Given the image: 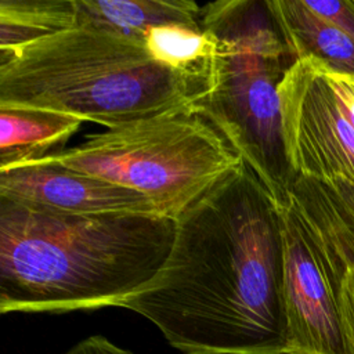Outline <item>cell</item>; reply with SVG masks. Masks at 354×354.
Listing matches in <instances>:
<instances>
[{
    "instance_id": "cell-3",
    "label": "cell",
    "mask_w": 354,
    "mask_h": 354,
    "mask_svg": "<svg viewBox=\"0 0 354 354\" xmlns=\"http://www.w3.org/2000/svg\"><path fill=\"white\" fill-rule=\"evenodd\" d=\"M207 93L156 61L144 40L98 28L0 48V108L50 111L113 129L194 105Z\"/></svg>"
},
{
    "instance_id": "cell-5",
    "label": "cell",
    "mask_w": 354,
    "mask_h": 354,
    "mask_svg": "<svg viewBox=\"0 0 354 354\" xmlns=\"http://www.w3.org/2000/svg\"><path fill=\"white\" fill-rule=\"evenodd\" d=\"M40 160L136 191L176 220L243 159L194 104L91 134Z\"/></svg>"
},
{
    "instance_id": "cell-19",
    "label": "cell",
    "mask_w": 354,
    "mask_h": 354,
    "mask_svg": "<svg viewBox=\"0 0 354 354\" xmlns=\"http://www.w3.org/2000/svg\"><path fill=\"white\" fill-rule=\"evenodd\" d=\"M313 236H314V235H313ZM314 238H315V236H314ZM315 241H317V239H315ZM317 242H318V241H317ZM318 245H319V242H318ZM319 246H321V245H319ZM321 249H322V250H324V252H325V254H326V256H328V257H330V259H332V260H335V261H337V263H344V264H348V266H351V267H353V268H354V263H353V261H348V260H342V259H337V257H335V256H332V254H330V253H328V252H326V250H325V249H324V248H322V246H321Z\"/></svg>"
},
{
    "instance_id": "cell-13",
    "label": "cell",
    "mask_w": 354,
    "mask_h": 354,
    "mask_svg": "<svg viewBox=\"0 0 354 354\" xmlns=\"http://www.w3.org/2000/svg\"><path fill=\"white\" fill-rule=\"evenodd\" d=\"M144 44L160 64L195 82L213 84L217 40L206 29L184 25H163L148 29Z\"/></svg>"
},
{
    "instance_id": "cell-2",
    "label": "cell",
    "mask_w": 354,
    "mask_h": 354,
    "mask_svg": "<svg viewBox=\"0 0 354 354\" xmlns=\"http://www.w3.org/2000/svg\"><path fill=\"white\" fill-rule=\"evenodd\" d=\"M176 220L64 214L0 198V313L120 307L165 264Z\"/></svg>"
},
{
    "instance_id": "cell-4",
    "label": "cell",
    "mask_w": 354,
    "mask_h": 354,
    "mask_svg": "<svg viewBox=\"0 0 354 354\" xmlns=\"http://www.w3.org/2000/svg\"><path fill=\"white\" fill-rule=\"evenodd\" d=\"M201 26L217 40L213 84L195 105L256 173L277 206L293 174L283 144L278 88L295 62L266 0H220L201 8Z\"/></svg>"
},
{
    "instance_id": "cell-14",
    "label": "cell",
    "mask_w": 354,
    "mask_h": 354,
    "mask_svg": "<svg viewBox=\"0 0 354 354\" xmlns=\"http://www.w3.org/2000/svg\"><path fill=\"white\" fill-rule=\"evenodd\" d=\"M77 26L76 0L0 1V48H14Z\"/></svg>"
},
{
    "instance_id": "cell-9",
    "label": "cell",
    "mask_w": 354,
    "mask_h": 354,
    "mask_svg": "<svg viewBox=\"0 0 354 354\" xmlns=\"http://www.w3.org/2000/svg\"><path fill=\"white\" fill-rule=\"evenodd\" d=\"M289 195L319 245L354 263V181L296 177Z\"/></svg>"
},
{
    "instance_id": "cell-7",
    "label": "cell",
    "mask_w": 354,
    "mask_h": 354,
    "mask_svg": "<svg viewBox=\"0 0 354 354\" xmlns=\"http://www.w3.org/2000/svg\"><path fill=\"white\" fill-rule=\"evenodd\" d=\"M278 213L286 354H353L336 281L290 195Z\"/></svg>"
},
{
    "instance_id": "cell-11",
    "label": "cell",
    "mask_w": 354,
    "mask_h": 354,
    "mask_svg": "<svg viewBox=\"0 0 354 354\" xmlns=\"http://www.w3.org/2000/svg\"><path fill=\"white\" fill-rule=\"evenodd\" d=\"M79 26H91L144 40L163 25L201 26V8L191 0H76Z\"/></svg>"
},
{
    "instance_id": "cell-10",
    "label": "cell",
    "mask_w": 354,
    "mask_h": 354,
    "mask_svg": "<svg viewBox=\"0 0 354 354\" xmlns=\"http://www.w3.org/2000/svg\"><path fill=\"white\" fill-rule=\"evenodd\" d=\"M293 59L313 57L328 68L354 75V40L313 12L304 0H266Z\"/></svg>"
},
{
    "instance_id": "cell-8",
    "label": "cell",
    "mask_w": 354,
    "mask_h": 354,
    "mask_svg": "<svg viewBox=\"0 0 354 354\" xmlns=\"http://www.w3.org/2000/svg\"><path fill=\"white\" fill-rule=\"evenodd\" d=\"M0 198L64 214H159L136 191L40 159L0 170Z\"/></svg>"
},
{
    "instance_id": "cell-1",
    "label": "cell",
    "mask_w": 354,
    "mask_h": 354,
    "mask_svg": "<svg viewBox=\"0 0 354 354\" xmlns=\"http://www.w3.org/2000/svg\"><path fill=\"white\" fill-rule=\"evenodd\" d=\"M120 307L184 354H286L278 206L243 160L176 218L165 264Z\"/></svg>"
},
{
    "instance_id": "cell-12",
    "label": "cell",
    "mask_w": 354,
    "mask_h": 354,
    "mask_svg": "<svg viewBox=\"0 0 354 354\" xmlns=\"http://www.w3.org/2000/svg\"><path fill=\"white\" fill-rule=\"evenodd\" d=\"M82 123L77 118L50 111L0 108V170L48 155Z\"/></svg>"
},
{
    "instance_id": "cell-6",
    "label": "cell",
    "mask_w": 354,
    "mask_h": 354,
    "mask_svg": "<svg viewBox=\"0 0 354 354\" xmlns=\"http://www.w3.org/2000/svg\"><path fill=\"white\" fill-rule=\"evenodd\" d=\"M278 95L293 178L354 181V126L325 76L324 64L313 57L296 59Z\"/></svg>"
},
{
    "instance_id": "cell-16",
    "label": "cell",
    "mask_w": 354,
    "mask_h": 354,
    "mask_svg": "<svg viewBox=\"0 0 354 354\" xmlns=\"http://www.w3.org/2000/svg\"><path fill=\"white\" fill-rule=\"evenodd\" d=\"M304 4L354 40V0H304Z\"/></svg>"
},
{
    "instance_id": "cell-15",
    "label": "cell",
    "mask_w": 354,
    "mask_h": 354,
    "mask_svg": "<svg viewBox=\"0 0 354 354\" xmlns=\"http://www.w3.org/2000/svg\"><path fill=\"white\" fill-rule=\"evenodd\" d=\"M322 254H324L325 261L336 281L340 313H342L343 324L346 328L348 344H350L351 353L354 354V268L348 264L337 263V261L332 260L330 257H328L325 254L324 250H322Z\"/></svg>"
},
{
    "instance_id": "cell-18",
    "label": "cell",
    "mask_w": 354,
    "mask_h": 354,
    "mask_svg": "<svg viewBox=\"0 0 354 354\" xmlns=\"http://www.w3.org/2000/svg\"><path fill=\"white\" fill-rule=\"evenodd\" d=\"M65 354H133L122 348L104 336H90L75 344Z\"/></svg>"
},
{
    "instance_id": "cell-17",
    "label": "cell",
    "mask_w": 354,
    "mask_h": 354,
    "mask_svg": "<svg viewBox=\"0 0 354 354\" xmlns=\"http://www.w3.org/2000/svg\"><path fill=\"white\" fill-rule=\"evenodd\" d=\"M330 84L354 126V75L335 73L330 77Z\"/></svg>"
}]
</instances>
